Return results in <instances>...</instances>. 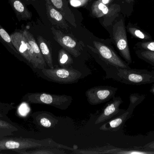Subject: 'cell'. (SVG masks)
I'll return each mask as SVG.
<instances>
[{"label": "cell", "instance_id": "obj_1", "mask_svg": "<svg viewBox=\"0 0 154 154\" xmlns=\"http://www.w3.org/2000/svg\"><path fill=\"white\" fill-rule=\"evenodd\" d=\"M43 147H56L72 152L75 150L74 147L58 143L51 138L40 140L20 137L0 139V151L12 150L18 152Z\"/></svg>", "mask_w": 154, "mask_h": 154}, {"label": "cell", "instance_id": "obj_2", "mask_svg": "<svg viewBox=\"0 0 154 154\" xmlns=\"http://www.w3.org/2000/svg\"><path fill=\"white\" fill-rule=\"evenodd\" d=\"M22 99L30 104L48 105L61 110H66L71 105L73 99L71 96L46 93H29L23 96Z\"/></svg>", "mask_w": 154, "mask_h": 154}, {"label": "cell", "instance_id": "obj_3", "mask_svg": "<svg viewBox=\"0 0 154 154\" xmlns=\"http://www.w3.org/2000/svg\"><path fill=\"white\" fill-rule=\"evenodd\" d=\"M118 79L128 85L140 86L154 83V71L116 68Z\"/></svg>", "mask_w": 154, "mask_h": 154}, {"label": "cell", "instance_id": "obj_4", "mask_svg": "<svg viewBox=\"0 0 154 154\" xmlns=\"http://www.w3.org/2000/svg\"><path fill=\"white\" fill-rule=\"evenodd\" d=\"M39 70L46 79L60 84L76 83L82 76L80 71L71 68H44Z\"/></svg>", "mask_w": 154, "mask_h": 154}, {"label": "cell", "instance_id": "obj_5", "mask_svg": "<svg viewBox=\"0 0 154 154\" xmlns=\"http://www.w3.org/2000/svg\"><path fill=\"white\" fill-rule=\"evenodd\" d=\"M11 37L13 45L18 53L30 63L34 68L40 69L39 65L31 47L23 33L22 31L14 32L11 34Z\"/></svg>", "mask_w": 154, "mask_h": 154}, {"label": "cell", "instance_id": "obj_6", "mask_svg": "<svg viewBox=\"0 0 154 154\" xmlns=\"http://www.w3.org/2000/svg\"><path fill=\"white\" fill-rule=\"evenodd\" d=\"M113 35L116 46L120 55L128 65L131 64L132 58L123 19L115 24L113 27Z\"/></svg>", "mask_w": 154, "mask_h": 154}, {"label": "cell", "instance_id": "obj_7", "mask_svg": "<svg viewBox=\"0 0 154 154\" xmlns=\"http://www.w3.org/2000/svg\"><path fill=\"white\" fill-rule=\"evenodd\" d=\"M117 90L110 86H97L89 89L85 95L89 104L96 105L109 101L115 96Z\"/></svg>", "mask_w": 154, "mask_h": 154}, {"label": "cell", "instance_id": "obj_8", "mask_svg": "<svg viewBox=\"0 0 154 154\" xmlns=\"http://www.w3.org/2000/svg\"><path fill=\"white\" fill-rule=\"evenodd\" d=\"M54 39L69 54L78 58L81 54V46L70 35L62 32L54 27L51 28Z\"/></svg>", "mask_w": 154, "mask_h": 154}, {"label": "cell", "instance_id": "obj_9", "mask_svg": "<svg viewBox=\"0 0 154 154\" xmlns=\"http://www.w3.org/2000/svg\"><path fill=\"white\" fill-rule=\"evenodd\" d=\"M93 45L97 49L100 56L109 65L115 68H131L125 61L121 59L116 53L108 46L96 41H93Z\"/></svg>", "mask_w": 154, "mask_h": 154}, {"label": "cell", "instance_id": "obj_10", "mask_svg": "<svg viewBox=\"0 0 154 154\" xmlns=\"http://www.w3.org/2000/svg\"><path fill=\"white\" fill-rule=\"evenodd\" d=\"M123 102L122 98L120 97L114 96L112 98V101L109 103L97 118L95 121V124L106 122L124 113L126 110L119 108L120 105Z\"/></svg>", "mask_w": 154, "mask_h": 154}, {"label": "cell", "instance_id": "obj_11", "mask_svg": "<svg viewBox=\"0 0 154 154\" xmlns=\"http://www.w3.org/2000/svg\"><path fill=\"white\" fill-rule=\"evenodd\" d=\"M91 14L97 18L104 17V19H109L116 17L120 11L119 5L115 4L109 7L99 0L94 2L91 7Z\"/></svg>", "mask_w": 154, "mask_h": 154}, {"label": "cell", "instance_id": "obj_12", "mask_svg": "<svg viewBox=\"0 0 154 154\" xmlns=\"http://www.w3.org/2000/svg\"><path fill=\"white\" fill-rule=\"evenodd\" d=\"M134 108L128 107V108L123 114L111 118L108 122L102 125L100 130L105 131H116L121 129L125 122L130 118L133 115Z\"/></svg>", "mask_w": 154, "mask_h": 154}, {"label": "cell", "instance_id": "obj_13", "mask_svg": "<svg viewBox=\"0 0 154 154\" xmlns=\"http://www.w3.org/2000/svg\"><path fill=\"white\" fill-rule=\"evenodd\" d=\"M31 116L36 124L44 128L54 127L59 122L58 118L56 116L47 111L35 112Z\"/></svg>", "mask_w": 154, "mask_h": 154}, {"label": "cell", "instance_id": "obj_14", "mask_svg": "<svg viewBox=\"0 0 154 154\" xmlns=\"http://www.w3.org/2000/svg\"><path fill=\"white\" fill-rule=\"evenodd\" d=\"M46 6L47 15L50 21L53 25L65 30H67L69 28L68 24L61 13L47 1H46Z\"/></svg>", "mask_w": 154, "mask_h": 154}, {"label": "cell", "instance_id": "obj_15", "mask_svg": "<svg viewBox=\"0 0 154 154\" xmlns=\"http://www.w3.org/2000/svg\"><path fill=\"white\" fill-rule=\"evenodd\" d=\"M22 32L31 47L34 56H35L37 61L39 65L40 68V69H42L44 68H46L47 64H46V61L42 54L39 47L37 43L36 40L34 39L33 35L27 30H23L22 31Z\"/></svg>", "mask_w": 154, "mask_h": 154}, {"label": "cell", "instance_id": "obj_16", "mask_svg": "<svg viewBox=\"0 0 154 154\" xmlns=\"http://www.w3.org/2000/svg\"><path fill=\"white\" fill-rule=\"evenodd\" d=\"M17 18L21 20H28L32 17V14L20 0H9Z\"/></svg>", "mask_w": 154, "mask_h": 154}, {"label": "cell", "instance_id": "obj_17", "mask_svg": "<svg viewBox=\"0 0 154 154\" xmlns=\"http://www.w3.org/2000/svg\"><path fill=\"white\" fill-rule=\"evenodd\" d=\"M38 45L40 49L42 54L45 59L46 64L50 68H54L52 59V54L45 40L42 36H38L37 38Z\"/></svg>", "mask_w": 154, "mask_h": 154}, {"label": "cell", "instance_id": "obj_18", "mask_svg": "<svg viewBox=\"0 0 154 154\" xmlns=\"http://www.w3.org/2000/svg\"><path fill=\"white\" fill-rule=\"evenodd\" d=\"M19 153L26 154H65L66 151L64 149L56 147H43L41 148H36L31 151H21L18 152Z\"/></svg>", "mask_w": 154, "mask_h": 154}, {"label": "cell", "instance_id": "obj_19", "mask_svg": "<svg viewBox=\"0 0 154 154\" xmlns=\"http://www.w3.org/2000/svg\"><path fill=\"white\" fill-rule=\"evenodd\" d=\"M58 62L61 67L67 68L73 64V60L68 52L61 49L59 51Z\"/></svg>", "mask_w": 154, "mask_h": 154}, {"label": "cell", "instance_id": "obj_20", "mask_svg": "<svg viewBox=\"0 0 154 154\" xmlns=\"http://www.w3.org/2000/svg\"><path fill=\"white\" fill-rule=\"evenodd\" d=\"M0 41L6 44L14 52L18 53L13 45L11 36L9 35L6 30L0 24Z\"/></svg>", "mask_w": 154, "mask_h": 154}, {"label": "cell", "instance_id": "obj_21", "mask_svg": "<svg viewBox=\"0 0 154 154\" xmlns=\"http://www.w3.org/2000/svg\"><path fill=\"white\" fill-rule=\"evenodd\" d=\"M136 54L140 58L154 68V52L138 50L136 52Z\"/></svg>", "mask_w": 154, "mask_h": 154}, {"label": "cell", "instance_id": "obj_22", "mask_svg": "<svg viewBox=\"0 0 154 154\" xmlns=\"http://www.w3.org/2000/svg\"><path fill=\"white\" fill-rule=\"evenodd\" d=\"M128 31L130 32L131 34H133L134 36L139 39H149L146 34L144 33L143 32L141 31L138 29L134 28H129L128 29Z\"/></svg>", "mask_w": 154, "mask_h": 154}, {"label": "cell", "instance_id": "obj_23", "mask_svg": "<svg viewBox=\"0 0 154 154\" xmlns=\"http://www.w3.org/2000/svg\"><path fill=\"white\" fill-rule=\"evenodd\" d=\"M138 48L140 50L154 52V42H142L138 45Z\"/></svg>", "mask_w": 154, "mask_h": 154}, {"label": "cell", "instance_id": "obj_24", "mask_svg": "<svg viewBox=\"0 0 154 154\" xmlns=\"http://www.w3.org/2000/svg\"><path fill=\"white\" fill-rule=\"evenodd\" d=\"M49 2L57 10L65 14L64 12V3L63 0H45Z\"/></svg>", "mask_w": 154, "mask_h": 154}, {"label": "cell", "instance_id": "obj_25", "mask_svg": "<svg viewBox=\"0 0 154 154\" xmlns=\"http://www.w3.org/2000/svg\"><path fill=\"white\" fill-rule=\"evenodd\" d=\"M0 129H5V130H11V131H15L17 130V128L12 125L11 124L7 122H5L2 120H0Z\"/></svg>", "mask_w": 154, "mask_h": 154}, {"label": "cell", "instance_id": "obj_26", "mask_svg": "<svg viewBox=\"0 0 154 154\" xmlns=\"http://www.w3.org/2000/svg\"><path fill=\"white\" fill-rule=\"evenodd\" d=\"M99 1L101 2L102 3L108 5H109V4L111 3L113 0H99Z\"/></svg>", "mask_w": 154, "mask_h": 154}, {"label": "cell", "instance_id": "obj_27", "mask_svg": "<svg viewBox=\"0 0 154 154\" xmlns=\"http://www.w3.org/2000/svg\"><path fill=\"white\" fill-rule=\"evenodd\" d=\"M150 92L152 93L153 94L154 96V84L152 86V88H151V90H150Z\"/></svg>", "mask_w": 154, "mask_h": 154}, {"label": "cell", "instance_id": "obj_28", "mask_svg": "<svg viewBox=\"0 0 154 154\" xmlns=\"http://www.w3.org/2000/svg\"><path fill=\"white\" fill-rule=\"evenodd\" d=\"M127 1H128V2H130V1H132V0H127Z\"/></svg>", "mask_w": 154, "mask_h": 154}, {"label": "cell", "instance_id": "obj_29", "mask_svg": "<svg viewBox=\"0 0 154 154\" xmlns=\"http://www.w3.org/2000/svg\"><path fill=\"white\" fill-rule=\"evenodd\" d=\"M26 1H28V0H26Z\"/></svg>", "mask_w": 154, "mask_h": 154}]
</instances>
